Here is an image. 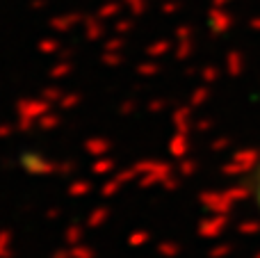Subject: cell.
Wrapping results in <instances>:
<instances>
[{
    "label": "cell",
    "instance_id": "obj_1",
    "mask_svg": "<svg viewBox=\"0 0 260 258\" xmlns=\"http://www.w3.org/2000/svg\"><path fill=\"white\" fill-rule=\"evenodd\" d=\"M258 204H260V174H258Z\"/></svg>",
    "mask_w": 260,
    "mask_h": 258
}]
</instances>
